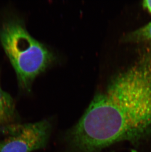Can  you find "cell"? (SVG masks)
I'll return each instance as SVG.
<instances>
[{"mask_svg": "<svg viewBox=\"0 0 151 152\" xmlns=\"http://www.w3.org/2000/svg\"><path fill=\"white\" fill-rule=\"evenodd\" d=\"M73 135L77 145L86 152L95 151L123 140L113 105L106 94L96 96Z\"/></svg>", "mask_w": 151, "mask_h": 152, "instance_id": "obj_2", "label": "cell"}, {"mask_svg": "<svg viewBox=\"0 0 151 152\" xmlns=\"http://www.w3.org/2000/svg\"><path fill=\"white\" fill-rule=\"evenodd\" d=\"M128 39L133 41H151V21L129 34Z\"/></svg>", "mask_w": 151, "mask_h": 152, "instance_id": "obj_5", "label": "cell"}, {"mask_svg": "<svg viewBox=\"0 0 151 152\" xmlns=\"http://www.w3.org/2000/svg\"><path fill=\"white\" fill-rule=\"evenodd\" d=\"M0 40L20 86L30 90L36 77L52 63L54 55L29 34L18 19H9L3 23Z\"/></svg>", "mask_w": 151, "mask_h": 152, "instance_id": "obj_1", "label": "cell"}, {"mask_svg": "<svg viewBox=\"0 0 151 152\" xmlns=\"http://www.w3.org/2000/svg\"><path fill=\"white\" fill-rule=\"evenodd\" d=\"M9 136L0 142V152H31L43 147L49 132L46 121L24 125L12 124L3 129Z\"/></svg>", "mask_w": 151, "mask_h": 152, "instance_id": "obj_3", "label": "cell"}, {"mask_svg": "<svg viewBox=\"0 0 151 152\" xmlns=\"http://www.w3.org/2000/svg\"><path fill=\"white\" fill-rule=\"evenodd\" d=\"M16 116V110L13 98L0 85V126L13 124Z\"/></svg>", "mask_w": 151, "mask_h": 152, "instance_id": "obj_4", "label": "cell"}, {"mask_svg": "<svg viewBox=\"0 0 151 152\" xmlns=\"http://www.w3.org/2000/svg\"><path fill=\"white\" fill-rule=\"evenodd\" d=\"M143 6L149 12L151 13V0L144 1L143 2Z\"/></svg>", "mask_w": 151, "mask_h": 152, "instance_id": "obj_6", "label": "cell"}]
</instances>
